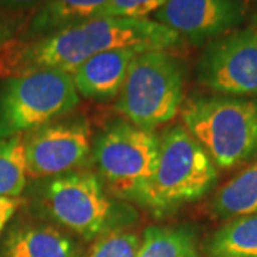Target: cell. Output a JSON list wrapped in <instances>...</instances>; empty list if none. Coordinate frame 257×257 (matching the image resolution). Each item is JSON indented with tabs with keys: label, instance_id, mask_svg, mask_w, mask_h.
<instances>
[{
	"label": "cell",
	"instance_id": "8",
	"mask_svg": "<svg viewBox=\"0 0 257 257\" xmlns=\"http://www.w3.org/2000/svg\"><path fill=\"white\" fill-rule=\"evenodd\" d=\"M197 79L224 96H257V29H234L209 42Z\"/></svg>",
	"mask_w": 257,
	"mask_h": 257
},
{
	"label": "cell",
	"instance_id": "14",
	"mask_svg": "<svg viewBox=\"0 0 257 257\" xmlns=\"http://www.w3.org/2000/svg\"><path fill=\"white\" fill-rule=\"evenodd\" d=\"M211 211L221 219L257 214V159L216 192Z\"/></svg>",
	"mask_w": 257,
	"mask_h": 257
},
{
	"label": "cell",
	"instance_id": "21",
	"mask_svg": "<svg viewBox=\"0 0 257 257\" xmlns=\"http://www.w3.org/2000/svg\"><path fill=\"white\" fill-rule=\"evenodd\" d=\"M22 204L20 199H12V197H0V231L5 229L8 221L12 219L15 211L18 210Z\"/></svg>",
	"mask_w": 257,
	"mask_h": 257
},
{
	"label": "cell",
	"instance_id": "10",
	"mask_svg": "<svg viewBox=\"0 0 257 257\" xmlns=\"http://www.w3.org/2000/svg\"><path fill=\"white\" fill-rule=\"evenodd\" d=\"M243 19L241 0H167L155 20L193 45L229 33Z\"/></svg>",
	"mask_w": 257,
	"mask_h": 257
},
{
	"label": "cell",
	"instance_id": "15",
	"mask_svg": "<svg viewBox=\"0 0 257 257\" xmlns=\"http://www.w3.org/2000/svg\"><path fill=\"white\" fill-rule=\"evenodd\" d=\"M206 257H257V214L226 221L204 243Z\"/></svg>",
	"mask_w": 257,
	"mask_h": 257
},
{
	"label": "cell",
	"instance_id": "20",
	"mask_svg": "<svg viewBox=\"0 0 257 257\" xmlns=\"http://www.w3.org/2000/svg\"><path fill=\"white\" fill-rule=\"evenodd\" d=\"M20 28L18 19L0 18V53L16 42V33Z\"/></svg>",
	"mask_w": 257,
	"mask_h": 257
},
{
	"label": "cell",
	"instance_id": "2",
	"mask_svg": "<svg viewBox=\"0 0 257 257\" xmlns=\"http://www.w3.org/2000/svg\"><path fill=\"white\" fill-rule=\"evenodd\" d=\"M183 127L217 169H233L257 156V101L214 94L183 103Z\"/></svg>",
	"mask_w": 257,
	"mask_h": 257
},
{
	"label": "cell",
	"instance_id": "19",
	"mask_svg": "<svg viewBox=\"0 0 257 257\" xmlns=\"http://www.w3.org/2000/svg\"><path fill=\"white\" fill-rule=\"evenodd\" d=\"M167 0H107L94 19L97 18H128L147 19L149 15L162 9Z\"/></svg>",
	"mask_w": 257,
	"mask_h": 257
},
{
	"label": "cell",
	"instance_id": "5",
	"mask_svg": "<svg viewBox=\"0 0 257 257\" xmlns=\"http://www.w3.org/2000/svg\"><path fill=\"white\" fill-rule=\"evenodd\" d=\"M183 69L166 50L142 52L130 64L116 110L128 123L155 130L175 117L183 104Z\"/></svg>",
	"mask_w": 257,
	"mask_h": 257
},
{
	"label": "cell",
	"instance_id": "11",
	"mask_svg": "<svg viewBox=\"0 0 257 257\" xmlns=\"http://www.w3.org/2000/svg\"><path fill=\"white\" fill-rule=\"evenodd\" d=\"M142 52L139 49L124 47L107 50L87 59L72 73L77 93L94 100L117 97L130 64Z\"/></svg>",
	"mask_w": 257,
	"mask_h": 257
},
{
	"label": "cell",
	"instance_id": "6",
	"mask_svg": "<svg viewBox=\"0 0 257 257\" xmlns=\"http://www.w3.org/2000/svg\"><path fill=\"white\" fill-rule=\"evenodd\" d=\"M159 146L160 138L153 130L117 121L96 139L93 159L109 190L136 202L155 173Z\"/></svg>",
	"mask_w": 257,
	"mask_h": 257
},
{
	"label": "cell",
	"instance_id": "7",
	"mask_svg": "<svg viewBox=\"0 0 257 257\" xmlns=\"http://www.w3.org/2000/svg\"><path fill=\"white\" fill-rule=\"evenodd\" d=\"M42 206L56 223L86 240L106 234L110 224V199L100 179L89 172L52 177L43 187Z\"/></svg>",
	"mask_w": 257,
	"mask_h": 257
},
{
	"label": "cell",
	"instance_id": "17",
	"mask_svg": "<svg viewBox=\"0 0 257 257\" xmlns=\"http://www.w3.org/2000/svg\"><path fill=\"white\" fill-rule=\"evenodd\" d=\"M28 184L23 135L0 139V197L19 199Z\"/></svg>",
	"mask_w": 257,
	"mask_h": 257
},
{
	"label": "cell",
	"instance_id": "13",
	"mask_svg": "<svg viewBox=\"0 0 257 257\" xmlns=\"http://www.w3.org/2000/svg\"><path fill=\"white\" fill-rule=\"evenodd\" d=\"M107 0H47L30 20V40L49 36L59 30L92 20Z\"/></svg>",
	"mask_w": 257,
	"mask_h": 257
},
{
	"label": "cell",
	"instance_id": "12",
	"mask_svg": "<svg viewBox=\"0 0 257 257\" xmlns=\"http://www.w3.org/2000/svg\"><path fill=\"white\" fill-rule=\"evenodd\" d=\"M72 240L45 224H23L10 230L3 257H76Z\"/></svg>",
	"mask_w": 257,
	"mask_h": 257
},
{
	"label": "cell",
	"instance_id": "18",
	"mask_svg": "<svg viewBox=\"0 0 257 257\" xmlns=\"http://www.w3.org/2000/svg\"><path fill=\"white\" fill-rule=\"evenodd\" d=\"M142 239L132 231H107L84 257H136Z\"/></svg>",
	"mask_w": 257,
	"mask_h": 257
},
{
	"label": "cell",
	"instance_id": "1",
	"mask_svg": "<svg viewBox=\"0 0 257 257\" xmlns=\"http://www.w3.org/2000/svg\"><path fill=\"white\" fill-rule=\"evenodd\" d=\"M182 42L176 32L155 19L97 18L26 43L15 42L5 53L10 74L37 69L72 74L83 62L107 50H167Z\"/></svg>",
	"mask_w": 257,
	"mask_h": 257
},
{
	"label": "cell",
	"instance_id": "9",
	"mask_svg": "<svg viewBox=\"0 0 257 257\" xmlns=\"http://www.w3.org/2000/svg\"><path fill=\"white\" fill-rule=\"evenodd\" d=\"M26 172L32 179L66 175L82 166L92 150L84 120L52 121L23 135Z\"/></svg>",
	"mask_w": 257,
	"mask_h": 257
},
{
	"label": "cell",
	"instance_id": "3",
	"mask_svg": "<svg viewBox=\"0 0 257 257\" xmlns=\"http://www.w3.org/2000/svg\"><path fill=\"white\" fill-rule=\"evenodd\" d=\"M159 138L155 173L136 202L156 214H166L210 192L219 173L206 150L183 126H172Z\"/></svg>",
	"mask_w": 257,
	"mask_h": 257
},
{
	"label": "cell",
	"instance_id": "4",
	"mask_svg": "<svg viewBox=\"0 0 257 257\" xmlns=\"http://www.w3.org/2000/svg\"><path fill=\"white\" fill-rule=\"evenodd\" d=\"M79 104L70 73L37 69L10 74L0 84V139L25 135Z\"/></svg>",
	"mask_w": 257,
	"mask_h": 257
},
{
	"label": "cell",
	"instance_id": "23",
	"mask_svg": "<svg viewBox=\"0 0 257 257\" xmlns=\"http://www.w3.org/2000/svg\"><path fill=\"white\" fill-rule=\"evenodd\" d=\"M6 50V49H5ZM5 50L0 53V79L2 77H8L10 73L9 62H8V56L5 53Z\"/></svg>",
	"mask_w": 257,
	"mask_h": 257
},
{
	"label": "cell",
	"instance_id": "16",
	"mask_svg": "<svg viewBox=\"0 0 257 257\" xmlns=\"http://www.w3.org/2000/svg\"><path fill=\"white\" fill-rule=\"evenodd\" d=\"M136 257H200L196 231L189 226H150Z\"/></svg>",
	"mask_w": 257,
	"mask_h": 257
},
{
	"label": "cell",
	"instance_id": "22",
	"mask_svg": "<svg viewBox=\"0 0 257 257\" xmlns=\"http://www.w3.org/2000/svg\"><path fill=\"white\" fill-rule=\"evenodd\" d=\"M42 0H0V6L5 8H28L32 5H36Z\"/></svg>",
	"mask_w": 257,
	"mask_h": 257
}]
</instances>
